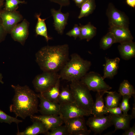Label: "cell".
I'll return each instance as SVG.
<instances>
[{
  "label": "cell",
  "instance_id": "6da1fadb",
  "mask_svg": "<svg viewBox=\"0 0 135 135\" xmlns=\"http://www.w3.org/2000/svg\"><path fill=\"white\" fill-rule=\"evenodd\" d=\"M69 47L67 44L47 46L36 54L35 60L43 72H58L69 60Z\"/></svg>",
  "mask_w": 135,
  "mask_h": 135
},
{
  "label": "cell",
  "instance_id": "7a4b0ae2",
  "mask_svg": "<svg viewBox=\"0 0 135 135\" xmlns=\"http://www.w3.org/2000/svg\"><path fill=\"white\" fill-rule=\"evenodd\" d=\"M11 86L15 94L9 109L10 112L15 114L16 118L25 119L38 112L37 94L26 85L21 86L19 84H12Z\"/></svg>",
  "mask_w": 135,
  "mask_h": 135
},
{
  "label": "cell",
  "instance_id": "3957f363",
  "mask_svg": "<svg viewBox=\"0 0 135 135\" xmlns=\"http://www.w3.org/2000/svg\"><path fill=\"white\" fill-rule=\"evenodd\" d=\"M91 62L82 58L76 53L70 55V59L60 70V78L72 82L80 80L89 70Z\"/></svg>",
  "mask_w": 135,
  "mask_h": 135
},
{
  "label": "cell",
  "instance_id": "277c9868",
  "mask_svg": "<svg viewBox=\"0 0 135 135\" xmlns=\"http://www.w3.org/2000/svg\"><path fill=\"white\" fill-rule=\"evenodd\" d=\"M70 89L74 102L79 107L91 112L94 102L88 88L80 80L71 82Z\"/></svg>",
  "mask_w": 135,
  "mask_h": 135
},
{
  "label": "cell",
  "instance_id": "5b68a950",
  "mask_svg": "<svg viewBox=\"0 0 135 135\" xmlns=\"http://www.w3.org/2000/svg\"><path fill=\"white\" fill-rule=\"evenodd\" d=\"M60 78L57 72H43L35 77L32 83L36 91L42 93L54 86Z\"/></svg>",
  "mask_w": 135,
  "mask_h": 135
},
{
  "label": "cell",
  "instance_id": "8992f818",
  "mask_svg": "<svg viewBox=\"0 0 135 135\" xmlns=\"http://www.w3.org/2000/svg\"><path fill=\"white\" fill-rule=\"evenodd\" d=\"M80 80L90 91L96 92L106 91L112 88L104 81L100 74L94 72H87Z\"/></svg>",
  "mask_w": 135,
  "mask_h": 135
},
{
  "label": "cell",
  "instance_id": "52a82bcc",
  "mask_svg": "<svg viewBox=\"0 0 135 135\" xmlns=\"http://www.w3.org/2000/svg\"><path fill=\"white\" fill-rule=\"evenodd\" d=\"M60 111L59 115L63 121L66 120L79 116H88L91 112L81 108L74 102L59 104Z\"/></svg>",
  "mask_w": 135,
  "mask_h": 135
},
{
  "label": "cell",
  "instance_id": "ba28073f",
  "mask_svg": "<svg viewBox=\"0 0 135 135\" xmlns=\"http://www.w3.org/2000/svg\"><path fill=\"white\" fill-rule=\"evenodd\" d=\"M106 14L109 26L114 25L129 28V22L128 17L124 12L117 9L112 3L109 4Z\"/></svg>",
  "mask_w": 135,
  "mask_h": 135
},
{
  "label": "cell",
  "instance_id": "9c48e42d",
  "mask_svg": "<svg viewBox=\"0 0 135 135\" xmlns=\"http://www.w3.org/2000/svg\"><path fill=\"white\" fill-rule=\"evenodd\" d=\"M0 17L3 26L7 34H10L12 29L22 20L23 18L19 11H8L4 9L0 10Z\"/></svg>",
  "mask_w": 135,
  "mask_h": 135
},
{
  "label": "cell",
  "instance_id": "30bf717a",
  "mask_svg": "<svg viewBox=\"0 0 135 135\" xmlns=\"http://www.w3.org/2000/svg\"><path fill=\"white\" fill-rule=\"evenodd\" d=\"M86 123L96 134H100L108 128L113 125L110 114L98 116H93L89 118Z\"/></svg>",
  "mask_w": 135,
  "mask_h": 135
},
{
  "label": "cell",
  "instance_id": "8fae6325",
  "mask_svg": "<svg viewBox=\"0 0 135 135\" xmlns=\"http://www.w3.org/2000/svg\"><path fill=\"white\" fill-rule=\"evenodd\" d=\"M29 23L25 19L20 23L18 24L10 33L13 39L24 46L29 35Z\"/></svg>",
  "mask_w": 135,
  "mask_h": 135
},
{
  "label": "cell",
  "instance_id": "7c38bea8",
  "mask_svg": "<svg viewBox=\"0 0 135 135\" xmlns=\"http://www.w3.org/2000/svg\"><path fill=\"white\" fill-rule=\"evenodd\" d=\"M37 94L40 101L38 111L42 115H59L60 104L58 103L46 99L40 93Z\"/></svg>",
  "mask_w": 135,
  "mask_h": 135
},
{
  "label": "cell",
  "instance_id": "4fadbf2b",
  "mask_svg": "<svg viewBox=\"0 0 135 135\" xmlns=\"http://www.w3.org/2000/svg\"><path fill=\"white\" fill-rule=\"evenodd\" d=\"M32 120H37L42 122L48 130H51L64 123L63 120L59 115H33L30 116Z\"/></svg>",
  "mask_w": 135,
  "mask_h": 135
},
{
  "label": "cell",
  "instance_id": "5bb4252c",
  "mask_svg": "<svg viewBox=\"0 0 135 135\" xmlns=\"http://www.w3.org/2000/svg\"><path fill=\"white\" fill-rule=\"evenodd\" d=\"M64 122L69 135H76L80 132L88 129L84 116L68 119Z\"/></svg>",
  "mask_w": 135,
  "mask_h": 135
},
{
  "label": "cell",
  "instance_id": "9a60e30c",
  "mask_svg": "<svg viewBox=\"0 0 135 135\" xmlns=\"http://www.w3.org/2000/svg\"><path fill=\"white\" fill-rule=\"evenodd\" d=\"M62 7L58 10L54 8L51 10V12L53 18L54 26L58 33L62 34L65 26L67 24V21L69 16L68 12L62 13L61 11Z\"/></svg>",
  "mask_w": 135,
  "mask_h": 135
},
{
  "label": "cell",
  "instance_id": "2e32d148",
  "mask_svg": "<svg viewBox=\"0 0 135 135\" xmlns=\"http://www.w3.org/2000/svg\"><path fill=\"white\" fill-rule=\"evenodd\" d=\"M109 26V32L114 35L116 43H121L133 39L129 28L114 25Z\"/></svg>",
  "mask_w": 135,
  "mask_h": 135
},
{
  "label": "cell",
  "instance_id": "e0dca14e",
  "mask_svg": "<svg viewBox=\"0 0 135 135\" xmlns=\"http://www.w3.org/2000/svg\"><path fill=\"white\" fill-rule=\"evenodd\" d=\"M105 60L106 63L102 78L104 80L106 78L112 79L117 73L120 59L118 57L110 59L106 57Z\"/></svg>",
  "mask_w": 135,
  "mask_h": 135
},
{
  "label": "cell",
  "instance_id": "ac0fdd59",
  "mask_svg": "<svg viewBox=\"0 0 135 135\" xmlns=\"http://www.w3.org/2000/svg\"><path fill=\"white\" fill-rule=\"evenodd\" d=\"M106 91L97 92L96 95V100L93 104L91 114L96 116H98L108 113L107 108L104 104L103 96L106 93Z\"/></svg>",
  "mask_w": 135,
  "mask_h": 135
},
{
  "label": "cell",
  "instance_id": "d6986e66",
  "mask_svg": "<svg viewBox=\"0 0 135 135\" xmlns=\"http://www.w3.org/2000/svg\"><path fill=\"white\" fill-rule=\"evenodd\" d=\"M112 122L115 127L114 132L117 130H124L130 127L131 120L132 119L130 114H123L118 116L110 114Z\"/></svg>",
  "mask_w": 135,
  "mask_h": 135
},
{
  "label": "cell",
  "instance_id": "ffe728a7",
  "mask_svg": "<svg viewBox=\"0 0 135 135\" xmlns=\"http://www.w3.org/2000/svg\"><path fill=\"white\" fill-rule=\"evenodd\" d=\"M118 49L122 58L128 60L135 56V43L132 40L120 43Z\"/></svg>",
  "mask_w": 135,
  "mask_h": 135
},
{
  "label": "cell",
  "instance_id": "44dd1931",
  "mask_svg": "<svg viewBox=\"0 0 135 135\" xmlns=\"http://www.w3.org/2000/svg\"><path fill=\"white\" fill-rule=\"evenodd\" d=\"M32 125L27 127L24 131L18 132L17 135H37L40 134H46L48 131L44 125L41 122L32 121Z\"/></svg>",
  "mask_w": 135,
  "mask_h": 135
},
{
  "label": "cell",
  "instance_id": "7402d4cb",
  "mask_svg": "<svg viewBox=\"0 0 135 135\" xmlns=\"http://www.w3.org/2000/svg\"><path fill=\"white\" fill-rule=\"evenodd\" d=\"M80 34L79 38L80 40L86 39L87 42L92 39L96 34V28L90 22L85 25L79 24Z\"/></svg>",
  "mask_w": 135,
  "mask_h": 135
},
{
  "label": "cell",
  "instance_id": "603a6c76",
  "mask_svg": "<svg viewBox=\"0 0 135 135\" xmlns=\"http://www.w3.org/2000/svg\"><path fill=\"white\" fill-rule=\"evenodd\" d=\"M40 14H36L35 17L37 19L35 27V32L36 36L39 35L44 37L46 41L52 39V38L49 36L48 34L47 28L45 22L46 19H42L40 17Z\"/></svg>",
  "mask_w": 135,
  "mask_h": 135
},
{
  "label": "cell",
  "instance_id": "cb8c5ba5",
  "mask_svg": "<svg viewBox=\"0 0 135 135\" xmlns=\"http://www.w3.org/2000/svg\"><path fill=\"white\" fill-rule=\"evenodd\" d=\"M60 79L58 80L54 86L46 91L40 93L46 99L58 103V98L60 92Z\"/></svg>",
  "mask_w": 135,
  "mask_h": 135
},
{
  "label": "cell",
  "instance_id": "d4e9b609",
  "mask_svg": "<svg viewBox=\"0 0 135 135\" xmlns=\"http://www.w3.org/2000/svg\"><path fill=\"white\" fill-rule=\"evenodd\" d=\"M106 94L105 98V106L106 107L109 108L119 106L122 95L116 91H108Z\"/></svg>",
  "mask_w": 135,
  "mask_h": 135
},
{
  "label": "cell",
  "instance_id": "484cf974",
  "mask_svg": "<svg viewBox=\"0 0 135 135\" xmlns=\"http://www.w3.org/2000/svg\"><path fill=\"white\" fill-rule=\"evenodd\" d=\"M96 6L95 0H87L81 6L78 18L80 19L92 14L95 9Z\"/></svg>",
  "mask_w": 135,
  "mask_h": 135
},
{
  "label": "cell",
  "instance_id": "4316f807",
  "mask_svg": "<svg viewBox=\"0 0 135 135\" xmlns=\"http://www.w3.org/2000/svg\"><path fill=\"white\" fill-rule=\"evenodd\" d=\"M74 102L72 93L68 87L62 88L60 91L58 98L59 104Z\"/></svg>",
  "mask_w": 135,
  "mask_h": 135
},
{
  "label": "cell",
  "instance_id": "83f0119b",
  "mask_svg": "<svg viewBox=\"0 0 135 135\" xmlns=\"http://www.w3.org/2000/svg\"><path fill=\"white\" fill-rule=\"evenodd\" d=\"M118 91L122 96L128 95L131 96L135 94L134 86L127 80H124L120 84Z\"/></svg>",
  "mask_w": 135,
  "mask_h": 135
},
{
  "label": "cell",
  "instance_id": "f1b7e54d",
  "mask_svg": "<svg viewBox=\"0 0 135 135\" xmlns=\"http://www.w3.org/2000/svg\"><path fill=\"white\" fill-rule=\"evenodd\" d=\"M116 43L115 38L112 33L109 32L101 38L100 43L101 48L106 50Z\"/></svg>",
  "mask_w": 135,
  "mask_h": 135
},
{
  "label": "cell",
  "instance_id": "f546056e",
  "mask_svg": "<svg viewBox=\"0 0 135 135\" xmlns=\"http://www.w3.org/2000/svg\"><path fill=\"white\" fill-rule=\"evenodd\" d=\"M4 9L8 11L16 10L18 8V5L21 4H25L24 1L20 0H5Z\"/></svg>",
  "mask_w": 135,
  "mask_h": 135
},
{
  "label": "cell",
  "instance_id": "4dcf8cb0",
  "mask_svg": "<svg viewBox=\"0 0 135 135\" xmlns=\"http://www.w3.org/2000/svg\"><path fill=\"white\" fill-rule=\"evenodd\" d=\"M22 121L8 115L4 112L0 110V122H4L11 124L12 122L16 123L17 125Z\"/></svg>",
  "mask_w": 135,
  "mask_h": 135
},
{
  "label": "cell",
  "instance_id": "1f68e13d",
  "mask_svg": "<svg viewBox=\"0 0 135 135\" xmlns=\"http://www.w3.org/2000/svg\"><path fill=\"white\" fill-rule=\"evenodd\" d=\"M46 135H69V134L65 125L62 124L57 126L50 132L48 131Z\"/></svg>",
  "mask_w": 135,
  "mask_h": 135
},
{
  "label": "cell",
  "instance_id": "d6a6232c",
  "mask_svg": "<svg viewBox=\"0 0 135 135\" xmlns=\"http://www.w3.org/2000/svg\"><path fill=\"white\" fill-rule=\"evenodd\" d=\"M122 96V100L121 102L120 103L119 106L123 112V114L125 115H127L128 114V112L130 109L129 101L131 96L128 95H124Z\"/></svg>",
  "mask_w": 135,
  "mask_h": 135
},
{
  "label": "cell",
  "instance_id": "836d02e7",
  "mask_svg": "<svg viewBox=\"0 0 135 135\" xmlns=\"http://www.w3.org/2000/svg\"><path fill=\"white\" fill-rule=\"evenodd\" d=\"M80 34V29L79 26L76 24L72 29L67 32L66 34L70 36L74 37L75 40L79 37Z\"/></svg>",
  "mask_w": 135,
  "mask_h": 135
},
{
  "label": "cell",
  "instance_id": "e575fe53",
  "mask_svg": "<svg viewBox=\"0 0 135 135\" xmlns=\"http://www.w3.org/2000/svg\"><path fill=\"white\" fill-rule=\"evenodd\" d=\"M107 110L108 113L109 112L113 115L120 116L123 114L122 113V111L119 106L111 108H107Z\"/></svg>",
  "mask_w": 135,
  "mask_h": 135
},
{
  "label": "cell",
  "instance_id": "d590c367",
  "mask_svg": "<svg viewBox=\"0 0 135 135\" xmlns=\"http://www.w3.org/2000/svg\"><path fill=\"white\" fill-rule=\"evenodd\" d=\"M7 34L3 26L2 20L0 17V43L5 40Z\"/></svg>",
  "mask_w": 135,
  "mask_h": 135
},
{
  "label": "cell",
  "instance_id": "8d00e7d4",
  "mask_svg": "<svg viewBox=\"0 0 135 135\" xmlns=\"http://www.w3.org/2000/svg\"><path fill=\"white\" fill-rule=\"evenodd\" d=\"M50 1L57 3L60 6V7L67 6L70 4V0H49Z\"/></svg>",
  "mask_w": 135,
  "mask_h": 135
},
{
  "label": "cell",
  "instance_id": "74e56055",
  "mask_svg": "<svg viewBox=\"0 0 135 135\" xmlns=\"http://www.w3.org/2000/svg\"><path fill=\"white\" fill-rule=\"evenodd\" d=\"M122 135H135V124H134L132 127H130L125 130L122 133Z\"/></svg>",
  "mask_w": 135,
  "mask_h": 135
},
{
  "label": "cell",
  "instance_id": "f35d334b",
  "mask_svg": "<svg viewBox=\"0 0 135 135\" xmlns=\"http://www.w3.org/2000/svg\"><path fill=\"white\" fill-rule=\"evenodd\" d=\"M75 2L76 5L80 8L82 5L87 0H72Z\"/></svg>",
  "mask_w": 135,
  "mask_h": 135
},
{
  "label": "cell",
  "instance_id": "ab89813d",
  "mask_svg": "<svg viewBox=\"0 0 135 135\" xmlns=\"http://www.w3.org/2000/svg\"><path fill=\"white\" fill-rule=\"evenodd\" d=\"M134 98V102L133 104V107L131 115L132 119L135 118V95L132 96Z\"/></svg>",
  "mask_w": 135,
  "mask_h": 135
},
{
  "label": "cell",
  "instance_id": "60d3db41",
  "mask_svg": "<svg viewBox=\"0 0 135 135\" xmlns=\"http://www.w3.org/2000/svg\"><path fill=\"white\" fill-rule=\"evenodd\" d=\"M91 130L88 129L82 131L77 133L76 135H90Z\"/></svg>",
  "mask_w": 135,
  "mask_h": 135
},
{
  "label": "cell",
  "instance_id": "b9f144b4",
  "mask_svg": "<svg viewBox=\"0 0 135 135\" xmlns=\"http://www.w3.org/2000/svg\"><path fill=\"white\" fill-rule=\"evenodd\" d=\"M126 4L131 7L134 8L135 7V0H126Z\"/></svg>",
  "mask_w": 135,
  "mask_h": 135
},
{
  "label": "cell",
  "instance_id": "7bdbcfd3",
  "mask_svg": "<svg viewBox=\"0 0 135 135\" xmlns=\"http://www.w3.org/2000/svg\"><path fill=\"white\" fill-rule=\"evenodd\" d=\"M4 0H0V10L2 9V8L4 5Z\"/></svg>",
  "mask_w": 135,
  "mask_h": 135
},
{
  "label": "cell",
  "instance_id": "ee69618b",
  "mask_svg": "<svg viewBox=\"0 0 135 135\" xmlns=\"http://www.w3.org/2000/svg\"><path fill=\"white\" fill-rule=\"evenodd\" d=\"M3 76L2 74L0 73V83L3 84L4 83L3 81L2 80Z\"/></svg>",
  "mask_w": 135,
  "mask_h": 135
}]
</instances>
